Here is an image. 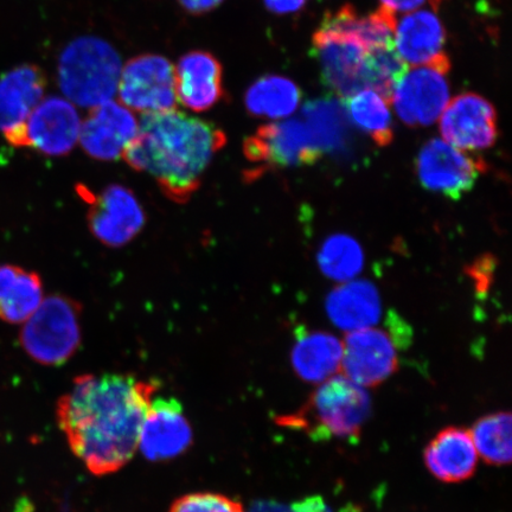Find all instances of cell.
Wrapping results in <instances>:
<instances>
[{
	"instance_id": "6da1fadb",
	"label": "cell",
	"mask_w": 512,
	"mask_h": 512,
	"mask_svg": "<svg viewBox=\"0 0 512 512\" xmlns=\"http://www.w3.org/2000/svg\"><path fill=\"white\" fill-rule=\"evenodd\" d=\"M157 388L132 375H82L57 402V422L93 475H111L130 462Z\"/></svg>"
},
{
	"instance_id": "7a4b0ae2",
	"label": "cell",
	"mask_w": 512,
	"mask_h": 512,
	"mask_svg": "<svg viewBox=\"0 0 512 512\" xmlns=\"http://www.w3.org/2000/svg\"><path fill=\"white\" fill-rule=\"evenodd\" d=\"M226 134L209 121L176 110L144 113L123 157L132 169L151 175L171 201L188 202Z\"/></svg>"
},
{
	"instance_id": "3957f363",
	"label": "cell",
	"mask_w": 512,
	"mask_h": 512,
	"mask_svg": "<svg viewBox=\"0 0 512 512\" xmlns=\"http://www.w3.org/2000/svg\"><path fill=\"white\" fill-rule=\"evenodd\" d=\"M371 412L366 390L342 374L320 383L297 412L278 416L280 426L293 428L313 440H357Z\"/></svg>"
},
{
	"instance_id": "277c9868",
	"label": "cell",
	"mask_w": 512,
	"mask_h": 512,
	"mask_svg": "<svg viewBox=\"0 0 512 512\" xmlns=\"http://www.w3.org/2000/svg\"><path fill=\"white\" fill-rule=\"evenodd\" d=\"M57 74L69 100L82 107L99 106L118 91L120 56L101 38L81 37L62 51Z\"/></svg>"
},
{
	"instance_id": "5b68a950",
	"label": "cell",
	"mask_w": 512,
	"mask_h": 512,
	"mask_svg": "<svg viewBox=\"0 0 512 512\" xmlns=\"http://www.w3.org/2000/svg\"><path fill=\"white\" fill-rule=\"evenodd\" d=\"M81 306L64 296L43 299L25 322L19 342L31 360L43 366H62L81 343Z\"/></svg>"
},
{
	"instance_id": "8992f818",
	"label": "cell",
	"mask_w": 512,
	"mask_h": 512,
	"mask_svg": "<svg viewBox=\"0 0 512 512\" xmlns=\"http://www.w3.org/2000/svg\"><path fill=\"white\" fill-rule=\"evenodd\" d=\"M371 49L334 14L324 17L312 38L325 86L343 100L363 91V70Z\"/></svg>"
},
{
	"instance_id": "52a82bcc",
	"label": "cell",
	"mask_w": 512,
	"mask_h": 512,
	"mask_svg": "<svg viewBox=\"0 0 512 512\" xmlns=\"http://www.w3.org/2000/svg\"><path fill=\"white\" fill-rule=\"evenodd\" d=\"M324 152L303 118L260 126L243 143V155L256 165L248 174L252 178L266 170L315 164Z\"/></svg>"
},
{
	"instance_id": "ba28073f",
	"label": "cell",
	"mask_w": 512,
	"mask_h": 512,
	"mask_svg": "<svg viewBox=\"0 0 512 512\" xmlns=\"http://www.w3.org/2000/svg\"><path fill=\"white\" fill-rule=\"evenodd\" d=\"M450 57L426 66L412 67L395 86L390 104L408 126H430L440 118L450 100L447 74Z\"/></svg>"
},
{
	"instance_id": "9c48e42d",
	"label": "cell",
	"mask_w": 512,
	"mask_h": 512,
	"mask_svg": "<svg viewBox=\"0 0 512 512\" xmlns=\"http://www.w3.org/2000/svg\"><path fill=\"white\" fill-rule=\"evenodd\" d=\"M78 192L89 207V229L104 245L123 247L143 229V207L133 191L124 185H108L100 194H95L85 185H79Z\"/></svg>"
},
{
	"instance_id": "30bf717a",
	"label": "cell",
	"mask_w": 512,
	"mask_h": 512,
	"mask_svg": "<svg viewBox=\"0 0 512 512\" xmlns=\"http://www.w3.org/2000/svg\"><path fill=\"white\" fill-rule=\"evenodd\" d=\"M119 99L131 110L152 113L176 110L175 67L164 56L145 54L125 64L118 85Z\"/></svg>"
},
{
	"instance_id": "8fae6325",
	"label": "cell",
	"mask_w": 512,
	"mask_h": 512,
	"mask_svg": "<svg viewBox=\"0 0 512 512\" xmlns=\"http://www.w3.org/2000/svg\"><path fill=\"white\" fill-rule=\"evenodd\" d=\"M80 117L67 100L50 96L31 112L25 124L12 134L8 143L29 147L46 156H66L80 137Z\"/></svg>"
},
{
	"instance_id": "7c38bea8",
	"label": "cell",
	"mask_w": 512,
	"mask_h": 512,
	"mask_svg": "<svg viewBox=\"0 0 512 512\" xmlns=\"http://www.w3.org/2000/svg\"><path fill=\"white\" fill-rule=\"evenodd\" d=\"M416 171L427 190L459 200L475 187L485 171V163L482 158L467 155L444 140L432 139L422 147Z\"/></svg>"
},
{
	"instance_id": "4fadbf2b",
	"label": "cell",
	"mask_w": 512,
	"mask_h": 512,
	"mask_svg": "<svg viewBox=\"0 0 512 512\" xmlns=\"http://www.w3.org/2000/svg\"><path fill=\"white\" fill-rule=\"evenodd\" d=\"M398 368V344L389 331L368 328L352 331L345 337L341 370L358 386H380Z\"/></svg>"
},
{
	"instance_id": "5bb4252c",
	"label": "cell",
	"mask_w": 512,
	"mask_h": 512,
	"mask_svg": "<svg viewBox=\"0 0 512 512\" xmlns=\"http://www.w3.org/2000/svg\"><path fill=\"white\" fill-rule=\"evenodd\" d=\"M444 142L462 151H480L494 146L498 138L497 112L491 102L475 93L454 98L440 115Z\"/></svg>"
},
{
	"instance_id": "9a60e30c",
	"label": "cell",
	"mask_w": 512,
	"mask_h": 512,
	"mask_svg": "<svg viewBox=\"0 0 512 512\" xmlns=\"http://www.w3.org/2000/svg\"><path fill=\"white\" fill-rule=\"evenodd\" d=\"M192 444V428L182 403L174 398L152 399L139 435L140 451L151 462L181 456Z\"/></svg>"
},
{
	"instance_id": "2e32d148",
	"label": "cell",
	"mask_w": 512,
	"mask_h": 512,
	"mask_svg": "<svg viewBox=\"0 0 512 512\" xmlns=\"http://www.w3.org/2000/svg\"><path fill=\"white\" fill-rule=\"evenodd\" d=\"M137 131L133 113L110 100L92 107L81 125L79 140L88 156L110 162L123 156Z\"/></svg>"
},
{
	"instance_id": "e0dca14e",
	"label": "cell",
	"mask_w": 512,
	"mask_h": 512,
	"mask_svg": "<svg viewBox=\"0 0 512 512\" xmlns=\"http://www.w3.org/2000/svg\"><path fill=\"white\" fill-rule=\"evenodd\" d=\"M175 75L177 100L191 111H208L224 96L222 64L209 51L194 50L183 55Z\"/></svg>"
},
{
	"instance_id": "ac0fdd59",
	"label": "cell",
	"mask_w": 512,
	"mask_h": 512,
	"mask_svg": "<svg viewBox=\"0 0 512 512\" xmlns=\"http://www.w3.org/2000/svg\"><path fill=\"white\" fill-rule=\"evenodd\" d=\"M47 78L35 64L16 67L0 78V132L16 133L43 99Z\"/></svg>"
},
{
	"instance_id": "d6986e66",
	"label": "cell",
	"mask_w": 512,
	"mask_h": 512,
	"mask_svg": "<svg viewBox=\"0 0 512 512\" xmlns=\"http://www.w3.org/2000/svg\"><path fill=\"white\" fill-rule=\"evenodd\" d=\"M425 464L439 482L454 484L470 479L477 470L478 452L470 430L446 427L425 448Z\"/></svg>"
},
{
	"instance_id": "ffe728a7",
	"label": "cell",
	"mask_w": 512,
	"mask_h": 512,
	"mask_svg": "<svg viewBox=\"0 0 512 512\" xmlns=\"http://www.w3.org/2000/svg\"><path fill=\"white\" fill-rule=\"evenodd\" d=\"M395 48L407 66L420 67L447 57L446 31L437 11L420 10L396 23Z\"/></svg>"
},
{
	"instance_id": "44dd1931",
	"label": "cell",
	"mask_w": 512,
	"mask_h": 512,
	"mask_svg": "<svg viewBox=\"0 0 512 512\" xmlns=\"http://www.w3.org/2000/svg\"><path fill=\"white\" fill-rule=\"evenodd\" d=\"M343 360V342L322 331L300 328L292 349L291 361L296 374L305 382L322 383L339 373Z\"/></svg>"
},
{
	"instance_id": "7402d4cb",
	"label": "cell",
	"mask_w": 512,
	"mask_h": 512,
	"mask_svg": "<svg viewBox=\"0 0 512 512\" xmlns=\"http://www.w3.org/2000/svg\"><path fill=\"white\" fill-rule=\"evenodd\" d=\"M326 312L339 329L352 332L371 328L381 316L379 291L369 281H350L331 291Z\"/></svg>"
},
{
	"instance_id": "603a6c76",
	"label": "cell",
	"mask_w": 512,
	"mask_h": 512,
	"mask_svg": "<svg viewBox=\"0 0 512 512\" xmlns=\"http://www.w3.org/2000/svg\"><path fill=\"white\" fill-rule=\"evenodd\" d=\"M42 302L40 275L14 265L0 266V319L3 322H27Z\"/></svg>"
},
{
	"instance_id": "cb8c5ba5",
	"label": "cell",
	"mask_w": 512,
	"mask_h": 512,
	"mask_svg": "<svg viewBox=\"0 0 512 512\" xmlns=\"http://www.w3.org/2000/svg\"><path fill=\"white\" fill-rule=\"evenodd\" d=\"M302 98V91L292 80L265 75L247 89L245 105L254 117L280 119L296 111Z\"/></svg>"
},
{
	"instance_id": "d4e9b609",
	"label": "cell",
	"mask_w": 512,
	"mask_h": 512,
	"mask_svg": "<svg viewBox=\"0 0 512 512\" xmlns=\"http://www.w3.org/2000/svg\"><path fill=\"white\" fill-rule=\"evenodd\" d=\"M345 110L363 133L379 146L393 143L394 128L389 102L371 89H363L344 99Z\"/></svg>"
},
{
	"instance_id": "484cf974",
	"label": "cell",
	"mask_w": 512,
	"mask_h": 512,
	"mask_svg": "<svg viewBox=\"0 0 512 512\" xmlns=\"http://www.w3.org/2000/svg\"><path fill=\"white\" fill-rule=\"evenodd\" d=\"M511 414L498 412L483 416L470 430L478 456L488 465L505 466L511 463Z\"/></svg>"
},
{
	"instance_id": "4316f807",
	"label": "cell",
	"mask_w": 512,
	"mask_h": 512,
	"mask_svg": "<svg viewBox=\"0 0 512 512\" xmlns=\"http://www.w3.org/2000/svg\"><path fill=\"white\" fill-rule=\"evenodd\" d=\"M363 261L360 243L342 234L325 240L318 254L320 270L324 275L344 283H348L362 271Z\"/></svg>"
},
{
	"instance_id": "83f0119b",
	"label": "cell",
	"mask_w": 512,
	"mask_h": 512,
	"mask_svg": "<svg viewBox=\"0 0 512 512\" xmlns=\"http://www.w3.org/2000/svg\"><path fill=\"white\" fill-rule=\"evenodd\" d=\"M169 512H247L236 499L213 494V492H195L184 495L172 503Z\"/></svg>"
},
{
	"instance_id": "f1b7e54d",
	"label": "cell",
	"mask_w": 512,
	"mask_h": 512,
	"mask_svg": "<svg viewBox=\"0 0 512 512\" xmlns=\"http://www.w3.org/2000/svg\"><path fill=\"white\" fill-rule=\"evenodd\" d=\"M248 512H335L322 496H310L286 504L274 501L256 502Z\"/></svg>"
},
{
	"instance_id": "f546056e",
	"label": "cell",
	"mask_w": 512,
	"mask_h": 512,
	"mask_svg": "<svg viewBox=\"0 0 512 512\" xmlns=\"http://www.w3.org/2000/svg\"><path fill=\"white\" fill-rule=\"evenodd\" d=\"M381 6L384 9L390 10L392 12H405V11H413L419 9L420 6L428 4L432 6L434 11H437L439 5L444 2V0H380Z\"/></svg>"
},
{
	"instance_id": "4dcf8cb0",
	"label": "cell",
	"mask_w": 512,
	"mask_h": 512,
	"mask_svg": "<svg viewBox=\"0 0 512 512\" xmlns=\"http://www.w3.org/2000/svg\"><path fill=\"white\" fill-rule=\"evenodd\" d=\"M178 2L189 14L198 16L219 8L224 0H178Z\"/></svg>"
},
{
	"instance_id": "1f68e13d",
	"label": "cell",
	"mask_w": 512,
	"mask_h": 512,
	"mask_svg": "<svg viewBox=\"0 0 512 512\" xmlns=\"http://www.w3.org/2000/svg\"><path fill=\"white\" fill-rule=\"evenodd\" d=\"M307 0H265L266 8L274 14L286 15L299 11Z\"/></svg>"
}]
</instances>
